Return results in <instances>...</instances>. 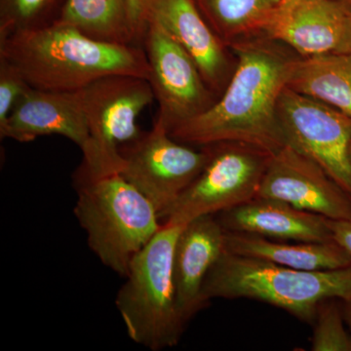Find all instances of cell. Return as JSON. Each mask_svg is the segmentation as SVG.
I'll list each match as a JSON object with an SVG mask.
<instances>
[{
  "label": "cell",
  "mask_w": 351,
  "mask_h": 351,
  "mask_svg": "<svg viewBox=\"0 0 351 351\" xmlns=\"http://www.w3.org/2000/svg\"><path fill=\"white\" fill-rule=\"evenodd\" d=\"M350 161H351V144H350Z\"/></svg>",
  "instance_id": "29"
},
{
  "label": "cell",
  "mask_w": 351,
  "mask_h": 351,
  "mask_svg": "<svg viewBox=\"0 0 351 351\" xmlns=\"http://www.w3.org/2000/svg\"><path fill=\"white\" fill-rule=\"evenodd\" d=\"M345 302V309H343V316H345V320L348 328H350V332L351 334V300Z\"/></svg>",
  "instance_id": "26"
},
{
  "label": "cell",
  "mask_w": 351,
  "mask_h": 351,
  "mask_svg": "<svg viewBox=\"0 0 351 351\" xmlns=\"http://www.w3.org/2000/svg\"><path fill=\"white\" fill-rule=\"evenodd\" d=\"M337 299L319 304L313 322V351H351V334L346 331L345 316Z\"/></svg>",
  "instance_id": "22"
},
{
  "label": "cell",
  "mask_w": 351,
  "mask_h": 351,
  "mask_svg": "<svg viewBox=\"0 0 351 351\" xmlns=\"http://www.w3.org/2000/svg\"><path fill=\"white\" fill-rule=\"evenodd\" d=\"M328 225L331 230L332 239L351 256V219H328Z\"/></svg>",
  "instance_id": "25"
},
{
  "label": "cell",
  "mask_w": 351,
  "mask_h": 351,
  "mask_svg": "<svg viewBox=\"0 0 351 351\" xmlns=\"http://www.w3.org/2000/svg\"><path fill=\"white\" fill-rule=\"evenodd\" d=\"M287 87L351 119V53L298 58Z\"/></svg>",
  "instance_id": "18"
},
{
  "label": "cell",
  "mask_w": 351,
  "mask_h": 351,
  "mask_svg": "<svg viewBox=\"0 0 351 351\" xmlns=\"http://www.w3.org/2000/svg\"><path fill=\"white\" fill-rule=\"evenodd\" d=\"M0 57L19 69L32 88L47 91H78L108 75L149 80L142 46L97 40L61 22L1 39Z\"/></svg>",
  "instance_id": "2"
},
{
  "label": "cell",
  "mask_w": 351,
  "mask_h": 351,
  "mask_svg": "<svg viewBox=\"0 0 351 351\" xmlns=\"http://www.w3.org/2000/svg\"><path fill=\"white\" fill-rule=\"evenodd\" d=\"M149 21L158 23L186 50L217 98L234 69L230 50L208 24L195 0H154Z\"/></svg>",
  "instance_id": "13"
},
{
  "label": "cell",
  "mask_w": 351,
  "mask_h": 351,
  "mask_svg": "<svg viewBox=\"0 0 351 351\" xmlns=\"http://www.w3.org/2000/svg\"><path fill=\"white\" fill-rule=\"evenodd\" d=\"M75 214L91 251L104 265L125 278L134 257L162 221L151 201L120 172L75 174Z\"/></svg>",
  "instance_id": "3"
},
{
  "label": "cell",
  "mask_w": 351,
  "mask_h": 351,
  "mask_svg": "<svg viewBox=\"0 0 351 351\" xmlns=\"http://www.w3.org/2000/svg\"><path fill=\"white\" fill-rule=\"evenodd\" d=\"M89 129L82 167L90 172H120V149L143 132L138 117L154 100L151 83L138 76H104L78 90Z\"/></svg>",
  "instance_id": "6"
},
{
  "label": "cell",
  "mask_w": 351,
  "mask_h": 351,
  "mask_svg": "<svg viewBox=\"0 0 351 351\" xmlns=\"http://www.w3.org/2000/svg\"><path fill=\"white\" fill-rule=\"evenodd\" d=\"M258 196L327 219H351V196L320 165L289 145L270 156Z\"/></svg>",
  "instance_id": "11"
},
{
  "label": "cell",
  "mask_w": 351,
  "mask_h": 351,
  "mask_svg": "<svg viewBox=\"0 0 351 351\" xmlns=\"http://www.w3.org/2000/svg\"><path fill=\"white\" fill-rule=\"evenodd\" d=\"M339 1L346 2V3L350 4L351 5V0H339Z\"/></svg>",
  "instance_id": "28"
},
{
  "label": "cell",
  "mask_w": 351,
  "mask_h": 351,
  "mask_svg": "<svg viewBox=\"0 0 351 351\" xmlns=\"http://www.w3.org/2000/svg\"><path fill=\"white\" fill-rule=\"evenodd\" d=\"M225 234L216 215H207L184 225L176 241L173 280L178 308L186 324L206 307L202 301L203 284L225 252Z\"/></svg>",
  "instance_id": "15"
},
{
  "label": "cell",
  "mask_w": 351,
  "mask_h": 351,
  "mask_svg": "<svg viewBox=\"0 0 351 351\" xmlns=\"http://www.w3.org/2000/svg\"><path fill=\"white\" fill-rule=\"evenodd\" d=\"M59 135L80 151L89 143V129L77 91L56 92L31 88L16 104L0 137L29 143L43 136Z\"/></svg>",
  "instance_id": "14"
},
{
  "label": "cell",
  "mask_w": 351,
  "mask_h": 351,
  "mask_svg": "<svg viewBox=\"0 0 351 351\" xmlns=\"http://www.w3.org/2000/svg\"><path fill=\"white\" fill-rule=\"evenodd\" d=\"M225 251L306 271L343 269L351 265L350 254L335 241L287 243L226 230Z\"/></svg>",
  "instance_id": "17"
},
{
  "label": "cell",
  "mask_w": 351,
  "mask_h": 351,
  "mask_svg": "<svg viewBox=\"0 0 351 351\" xmlns=\"http://www.w3.org/2000/svg\"><path fill=\"white\" fill-rule=\"evenodd\" d=\"M280 0H195L200 12L228 48L263 36Z\"/></svg>",
  "instance_id": "20"
},
{
  "label": "cell",
  "mask_w": 351,
  "mask_h": 351,
  "mask_svg": "<svg viewBox=\"0 0 351 351\" xmlns=\"http://www.w3.org/2000/svg\"><path fill=\"white\" fill-rule=\"evenodd\" d=\"M209 158L200 174L161 216L162 223L184 226L218 215L257 197L270 154L239 143L205 145Z\"/></svg>",
  "instance_id": "7"
},
{
  "label": "cell",
  "mask_w": 351,
  "mask_h": 351,
  "mask_svg": "<svg viewBox=\"0 0 351 351\" xmlns=\"http://www.w3.org/2000/svg\"><path fill=\"white\" fill-rule=\"evenodd\" d=\"M122 176L151 201L162 216L188 189L209 158V149H193L171 137L160 120L152 130L120 149Z\"/></svg>",
  "instance_id": "8"
},
{
  "label": "cell",
  "mask_w": 351,
  "mask_h": 351,
  "mask_svg": "<svg viewBox=\"0 0 351 351\" xmlns=\"http://www.w3.org/2000/svg\"><path fill=\"white\" fill-rule=\"evenodd\" d=\"M184 226L162 223L132 260L117 295V309L130 338L152 351L178 345L186 323L176 300L173 255Z\"/></svg>",
  "instance_id": "5"
},
{
  "label": "cell",
  "mask_w": 351,
  "mask_h": 351,
  "mask_svg": "<svg viewBox=\"0 0 351 351\" xmlns=\"http://www.w3.org/2000/svg\"><path fill=\"white\" fill-rule=\"evenodd\" d=\"M216 217L226 232L280 241H334L327 218L272 198L257 196Z\"/></svg>",
  "instance_id": "16"
},
{
  "label": "cell",
  "mask_w": 351,
  "mask_h": 351,
  "mask_svg": "<svg viewBox=\"0 0 351 351\" xmlns=\"http://www.w3.org/2000/svg\"><path fill=\"white\" fill-rule=\"evenodd\" d=\"M154 0H129L132 29L137 45H143Z\"/></svg>",
  "instance_id": "24"
},
{
  "label": "cell",
  "mask_w": 351,
  "mask_h": 351,
  "mask_svg": "<svg viewBox=\"0 0 351 351\" xmlns=\"http://www.w3.org/2000/svg\"><path fill=\"white\" fill-rule=\"evenodd\" d=\"M230 49L237 63L223 93L206 112L172 129L171 137L200 147L239 143L272 156L286 145L277 108L299 57L265 36Z\"/></svg>",
  "instance_id": "1"
},
{
  "label": "cell",
  "mask_w": 351,
  "mask_h": 351,
  "mask_svg": "<svg viewBox=\"0 0 351 351\" xmlns=\"http://www.w3.org/2000/svg\"><path fill=\"white\" fill-rule=\"evenodd\" d=\"M143 48L149 64V82L158 103L156 119L168 131L206 112L217 96L186 50L161 27L149 21Z\"/></svg>",
  "instance_id": "10"
},
{
  "label": "cell",
  "mask_w": 351,
  "mask_h": 351,
  "mask_svg": "<svg viewBox=\"0 0 351 351\" xmlns=\"http://www.w3.org/2000/svg\"><path fill=\"white\" fill-rule=\"evenodd\" d=\"M57 22L71 25L97 40L137 45L129 0H64Z\"/></svg>",
  "instance_id": "19"
},
{
  "label": "cell",
  "mask_w": 351,
  "mask_h": 351,
  "mask_svg": "<svg viewBox=\"0 0 351 351\" xmlns=\"http://www.w3.org/2000/svg\"><path fill=\"white\" fill-rule=\"evenodd\" d=\"M31 88L19 69L0 57V125L5 123L16 104Z\"/></svg>",
  "instance_id": "23"
},
{
  "label": "cell",
  "mask_w": 351,
  "mask_h": 351,
  "mask_svg": "<svg viewBox=\"0 0 351 351\" xmlns=\"http://www.w3.org/2000/svg\"><path fill=\"white\" fill-rule=\"evenodd\" d=\"M59 0H0V40L54 24Z\"/></svg>",
  "instance_id": "21"
},
{
  "label": "cell",
  "mask_w": 351,
  "mask_h": 351,
  "mask_svg": "<svg viewBox=\"0 0 351 351\" xmlns=\"http://www.w3.org/2000/svg\"><path fill=\"white\" fill-rule=\"evenodd\" d=\"M213 299L265 302L313 324L318 306L325 300H351V265L306 271L225 251L203 284L204 306Z\"/></svg>",
  "instance_id": "4"
},
{
  "label": "cell",
  "mask_w": 351,
  "mask_h": 351,
  "mask_svg": "<svg viewBox=\"0 0 351 351\" xmlns=\"http://www.w3.org/2000/svg\"><path fill=\"white\" fill-rule=\"evenodd\" d=\"M277 114L286 145L320 165L351 196V119L288 87Z\"/></svg>",
  "instance_id": "9"
},
{
  "label": "cell",
  "mask_w": 351,
  "mask_h": 351,
  "mask_svg": "<svg viewBox=\"0 0 351 351\" xmlns=\"http://www.w3.org/2000/svg\"><path fill=\"white\" fill-rule=\"evenodd\" d=\"M346 53H351V23L350 32H348V43H346Z\"/></svg>",
  "instance_id": "27"
},
{
  "label": "cell",
  "mask_w": 351,
  "mask_h": 351,
  "mask_svg": "<svg viewBox=\"0 0 351 351\" xmlns=\"http://www.w3.org/2000/svg\"><path fill=\"white\" fill-rule=\"evenodd\" d=\"M351 5L339 0H280L263 36L300 57L346 53Z\"/></svg>",
  "instance_id": "12"
}]
</instances>
